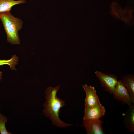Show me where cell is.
<instances>
[{
	"label": "cell",
	"instance_id": "52a82bcc",
	"mask_svg": "<svg viewBox=\"0 0 134 134\" xmlns=\"http://www.w3.org/2000/svg\"><path fill=\"white\" fill-rule=\"evenodd\" d=\"M104 107L100 103L91 108H85L83 120L100 119L105 114Z\"/></svg>",
	"mask_w": 134,
	"mask_h": 134
},
{
	"label": "cell",
	"instance_id": "4fadbf2b",
	"mask_svg": "<svg viewBox=\"0 0 134 134\" xmlns=\"http://www.w3.org/2000/svg\"><path fill=\"white\" fill-rule=\"evenodd\" d=\"M2 71H0V81L2 79L1 76L2 74Z\"/></svg>",
	"mask_w": 134,
	"mask_h": 134
},
{
	"label": "cell",
	"instance_id": "9c48e42d",
	"mask_svg": "<svg viewBox=\"0 0 134 134\" xmlns=\"http://www.w3.org/2000/svg\"><path fill=\"white\" fill-rule=\"evenodd\" d=\"M123 82L131 97L132 102L134 104V75L128 74L123 77Z\"/></svg>",
	"mask_w": 134,
	"mask_h": 134
},
{
	"label": "cell",
	"instance_id": "3957f363",
	"mask_svg": "<svg viewBox=\"0 0 134 134\" xmlns=\"http://www.w3.org/2000/svg\"><path fill=\"white\" fill-rule=\"evenodd\" d=\"M95 73L105 91L112 95L118 81L116 76L113 74H106L100 71H96Z\"/></svg>",
	"mask_w": 134,
	"mask_h": 134
},
{
	"label": "cell",
	"instance_id": "277c9868",
	"mask_svg": "<svg viewBox=\"0 0 134 134\" xmlns=\"http://www.w3.org/2000/svg\"><path fill=\"white\" fill-rule=\"evenodd\" d=\"M112 95L114 99L117 101H121L123 105L127 104L129 106L133 103L131 97L122 80H118Z\"/></svg>",
	"mask_w": 134,
	"mask_h": 134
},
{
	"label": "cell",
	"instance_id": "30bf717a",
	"mask_svg": "<svg viewBox=\"0 0 134 134\" xmlns=\"http://www.w3.org/2000/svg\"><path fill=\"white\" fill-rule=\"evenodd\" d=\"M26 2L25 0H0V13L10 11L13 6Z\"/></svg>",
	"mask_w": 134,
	"mask_h": 134
},
{
	"label": "cell",
	"instance_id": "5b68a950",
	"mask_svg": "<svg viewBox=\"0 0 134 134\" xmlns=\"http://www.w3.org/2000/svg\"><path fill=\"white\" fill-rule=\"evenodd\" d=\"M103 121L100 119L83 120L82 125L87 134H104L102 124Z\"/></svg>",
	"mask_w": 134,
	"mask_h": 134
},
{
	"label": "cell",
	"instance_id": "8992f818",
	"mask_svg": "<svg viewBox=\"0 0 134 134\" xmlns=\"http://www.w3.org/2000/svg\"><path fill=\"white\" fill-rule=\"evenodd\" d=\"M86 94L84 100L85 108H91L98 105L100 103L94 87L86 84L82 85Z\"/></svg>",
	"mask_w": 134,
	"mask_h": 134
},
{
	"label": "cell",
	"instance_id": "7c38bea8",
	"mask_svg": "<svg viewBox=\"0 0 134 134\" xmlns=\"http://www.w3.org/2000/svg\"><path fill=\"white\" fill-rule=\"evenodd\" d=\"M7 117L0 113V133L1 134H12V133L8 132L6 128L5 124L7 122Z\"/></svg>",
	"mask_w": 134,
	"mask_h": 134
},
{
	"label": "cell",
	"instance_id": "7a4b0ae2",
	"mask_svg": "<svg viewBox=\"0 0 134 134\" xmlns=\"http://www.w3.org/2000/svg\"><path fill=\"white\" fill-rule=\"evenodd\" d=\"M0 19L7 35V42L13 45L20 44L18 33L23 25L22 20L14 17L10 11L0 13Z\"/></svg>",
	"mask_w": 134,
	"mask_h": 134
},
{
	"label": "cell",
	"instance_id": "6da1fadb",
	"mask_svg": "<svg viewBox=\"0 0 134 134\" xmlns=\"http://www.w3.org/2000/svg\"><path fill=\"white\" fill-rule=\"evenodd\" d=\"M60 86V85L55 87L50 86L46 89L45 92L46 101L43 104V112L46 117H49L53 125L58 127L65 128L74 125L65 123L59 118L60 109L65 104L64 101L57 96Z\"/></svg>",
	"mask_w": 134,
	"mask_h": 134
},
{
	"label": "cell",
	"instance_id": "8fae6325",
	"mask_svg": "<svg viewBox=\"0 0 134 134\" xmlns=\"http://www.w3.org/2000/svg\"><path fill=\"white\" fill-rule=\"evenodd\" d=\"M18 58L16 55L12 56V58L8 60H0V66L7 65L10 66V69L12 70H15V66L18 61Z\"/></svg>",
	"mask_w": 134,
	"mask_h": 134
},
{
	"label": "cell",
	"instance_id": "ba28073f",
	"mask_svg": "<svg viewBox=\"0 0 134 134\" xmlns=\"http://www.w3.org/2000/svg\"><path fill=\"white\" fill-rule=\"evenodd\" d=\"M125 126L127 131L130 132H134V104L129 106L125 113L124 119Z\"/></svg>",
	"mask_w": 134,
	"mask_h": 134
}]
</instances>
